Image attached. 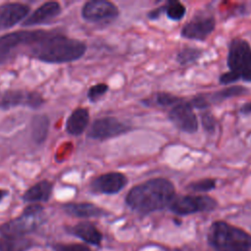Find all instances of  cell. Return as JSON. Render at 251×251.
Returning <instances> with one entry per match:
<instances>
[{"label": "cell", "mask_w": 251, "mask_h": 251, "mask_svg": "<svg viewBox=\"0 0 251 251\" xmlns=\"http://www.w3.org/2000/svg\"><path fill=\"white\" fill-rule=\"evenodd\" d=\"M69 232L92 245H99L102 241V233L89 222H81L69 227Z\"/></svg>", "instance_id": "obj_18"}, {"label": "cell", "mask_w": 251, "mask_h": 251, "mask_svg": "<svg viewBox=\"0 0 251 251\" xmlns=\"http://www.w3.org/2000/svg\"><path fill=\"white\" fill-rule=\"evenodd\" d=\"M216 27L215 17L199 13L184 24L180 29V36L190 40L205 41Z\"/></svg>", "instance_id": "obj_8"}, {"label": "cell", "mask_w": 251, "mask_h": 251, "mask_svg": "<svg viewBox=\"0 0 251 251\" xmlns=\"http://www.w3.org/2000/svg\"><path fill=\"white\" fill-rule=\"evenodd\" d=\"M131 130V126L115 117L96 119L87 131V137L96 140H105L120 136Z\"/></svg>", "instance_id": "obj_7"}, {"label": "cell", "mask_w": 251, "mask_h": 251, "mask_svg": "<svg viewBox=\"0 0 251 251\" xmlns=\"http://www.w3.org/2000/svg\"><path fill=\"white\" fill-rule=\"evenodd\" d=\"M207 238L216 251L251 250V234L224 221H217L211 225Z\"/></svg>", "instance_id": "obj_3"}, {"label": "cell", "mask_w": 251, "mask_h": 251, "mask_svg": "<svg viewBox=\"0 0 251 251\" xmlns=\"http://www.w3.org/2000/svg\"><path fill=\"white\" fill-rule=\"evenodd\" d=\"M29 6L24 3L9 2L0 5V30L13 27L25 19L29 13Z\"/></svg>", "instance_id": "obj_13"}, {"label": "cell", "mask_w": 251, "mask_h": 251, "mask_svg": "<svg viewBox=\"0 0 251 251\" xmlns=\"http://www.w3.org/2000/svg\"><path fill=\"white\" fill-rule=\"evenodd\" d=\"M32 241L24 236H0V251H26Z\"/></svg>", "instance_id": "obj_21"}, {"label": "cell", "mask_w": 251, "mask_h": 251, "mask_svg": "<svg viewBox=\"0 0 251 251\" xmlns=\"http://www.w3.org/2000/svg\"><path fill=\"white\" fill-rule=\"evenodd\" d=\"M89 123V112L86 108H76L69 116L66 123V130L71 135H80Z\"/></svg>", "instance_id": "obj_17"}, {"label": "cell", "mask_w": 251, "mask_h": 251, "mask_svg": "<svg viewBox=\"0 0 251 251\" xmlns=\"http://www.w3.org/2000/svg\"><path fill=\"white\" fill-rule=\"evenodd\" d=\"M53 190V183L43 179L34 185L30 186L24 194L23 200L29 203L46 202L49 200Z\"/></svg>", "instance_id": "obj_19"}, {"label": "cell", "mask_w": 251, "mask_h": 251, "mask_svg": "<svg viewBox=\"0 0 251 251\" xmlns=\"http://www.w3.org/2000/svg\"><path fill=\"white\" fill-rule=\"evenodd\" d=\"M120 15L118 6L106 0H91L81 8L82 18L90 23H111Z\"/></svg>", "instance_id": "obj_9"}, {"label": "cell", "mask_w": 251, "mask_h": 251, "mask_svg": "<svg viewBox=\"0 0 251 251\" xmlns=\"http://www.w3.org/2000/svg\"><path fill=\"white\" fill-rule=\"evenodd\" d=\"M87 47L83 41L54 31L41 30L25 55L45 63H68L81 58Z\"/></svg>", "instance_id": "obj_1"}, {"label": "cell", "mask_w": 251, "mask_h": 251, "mask_svg": "<svg viewBox=\"0 0 251 251\" xmlns=\"http://www.w3.org/2000/svg\"><path fill=\"white\" fill-rule=\"evenodd\" d=\"M226 65L239 79L251 82V46L247 40L235 37L229 42Z\"/></svg>", "instance_id": "obj_4"}, {"label": "cell", "mask_w": 251, "mask_h": 251, "mask_svg": "<svg viewBox=\"0 0 251 251\" xmlns=\"http://www.w3.org/2000/svg\"><path fill=\"white\" fill-rule=\"evenodd\" d=\"M43 211V207L38 203H32L28 206H26L24 211L23 215L29 216V217H38Z\"/></svg>", "instance_id": "obj_31"}, {"label": "cell", "mask_w": 251, "mask_h": 251, "mask_svg": "<svg viewBox=\"0 0 251 251\" xmlns=\"http://www.w3.org/2000/svg\"><path fill=\"white\" fill-rule=\"evenodd\" d=\"M175 196L176 188L170 179L154 177L132 186L126 203L131 210L147 215L168 207Z\"/></svg>", "instance_id": "obj_2"}, {"label": "cell", "mask_w": 251, "mask_h": 251, "mask_svg": "<svg viewBox=\"0 0 251 251\" xmlns=\"http://www.w3.org/2000/svg\"><path fill=\"white\" fill-rule=\"evenodd\" d=\"M184 99L182 97H178L175 94L169 93V92H157L155 93L151 98L145 99L142 101L143 104L147 106H159L162 108H167V107H173L176 104L183 101Z\"/></svg>", "instance_id": "obj_22"}, {"label": "cell", "mask_w": 251, "mask_h": 251, "mask_svg": "<svg viewBox=\"0 0 251 251\" xmlns=\"http://www.w3.org/2000/svg\"><path fill=\"white\" fill-rule=\"evenodd\" d=\"M164 13L171 21H180L186 14V7L179 1L169 0L163 4Z\"/></svg>", "instance_id": "obj_25"}, {"label": "cell", "mask_w": 251, "mask_h": 251, "mask_svg": "<svg viewBox=\"0 0 251 251\" xmlns=\"http://www.w3.org/2000/svg\"><path fill=\"white\" fill-rule=\"evenodd\" d=\"M168 119L180 131L195 133L198 130V118L188 101L183 100L173 106L168 113Z\"/></svg>", "instance_id": "obj_10"}, {"label": "cell", "mask_w": 251, "mask_h": 251, "mask_svg": "<svg viewBox=\"0 0 251 251\" xmlns=\"http://www.w3.org/2000/svg\"><path fill=\"white\" fill-rule=\"evenodd\" d=\"M128 182L127 176L121 172L102 174L90 182V188L95 193L116 194L123 190Z\"/></svg>", "instance_id": "obj_12"}, {"label": "cell", "mask_w": 251, "mask_h": 251, "mask_svg": "<svg viewBox=\"0 0 251 251\" xmlns=\"http://www.w3.org/2000/svg\"><path fill=\"white\" fill-rule=\"evenodd\" d=\"M109 90V85L106 83H96L92 85L88 91H87V98L89 99L90 102L95 103L97 102L102 96H104L107 91Z\"/></svg>", "instance_id": "obj_28"}, {"label": "cell", "mask_w": 251, "mask_h": 251, "mask_svg": "<svg viewBox=\"0 0 251 251\" xmlns=\"http://www.w3.org/2000/svg\"><path fill=\"white\" fill-rule=\"evenodd\" d=\"M36 218L22 214L20 217L1 225L0 234L1 236H24L36 228Z\"/></svg>", "instance_id": "obj_14"}, {"label": "cell", "mask_w": 251, "mask_h": 251, "mask_svg": "<svg viewBox=\"0 0 251 251\" xmlns=\"http://www.w3.org/2000/svg\"><path fill=\"white\" fill-rule=\"evenodd\" d=\"M203 51L196 47L186 46L180 49L176 54V62L181 66H186L192 63H195L202 56Z\"/></svg>", "instance_id": "obj_24"}, {"label": "cell", "mask_w": 251, "mask_h": 251, "mask_svg": "<svg viewBox=\"0 0 251 251\" xmlns=\"http://www.w3.org/2000/svg\"><path fill=\"white\" fill-rule=\"evenodd\" d=\"M239 113L242 114V115H249V114H251V101L243 104L239 108Z\"/></svg>", "instance_id": "obj_34"}, {"label": "cell", "mask_w": 251, "mask_h": 251, "mask_svg": "<svg viewBox=\"0 0 251 251\" xmlns=\"http://www.w3.org/2000/svg\"><path fill=\"white\" fill-rule=\"evenodd\" d=\"M55 251H91L88 247L78 243L70 244H56L54 246Z\"/></svg>", "instance_id": "obj_30"}, {"label": "cell", "mask_w": 251, "mask_h": 251, "mask_svg": "<svg viewBox=\"0 0 251 251\" xmlns=\"http://www.w3.org/2000/svg\"><path fill=\"white\" fill-rule=\"evenodd\" d=\"M63 209L68 215L76 218H97L106 216L108 214L107 211L101 207L88 202L68 203L63 206Z\"/></svg>", "instance_id": "obj_16"}, {"label": "cell", "mask_w": 251, "mask_h": 251, "mask_svg": "<svg viewBox=\"0 0 251 251\" xmlns=\"http://www.w3.org/2000/svg\"><path fill=\"white\" fill-rule=\"evenodd\" d=\"M8 194V191L5 189H0V202L3 200V198Z\"/></svg>", "instance_id": "obj_35"}, {"label": "cell", "mask_w": 251, "mask_h": 251, "mask_svg": "<svg viewBox=\"0 0 251 251\" xmlns=\"http://www.w3.org/2000/svg\"><path fill=\"white\" fill-rule=\"evenodd\" d=\"M32 127V137L37 143H42L48 132L49 128V120L45 115L35 116L31 122Z\"/></svg>", "instance_id": "obj_23"}, {"label": "cell", "mask_w": 251, "mask_h": 251, "mask_svg": "<svg viewBox=\"0 0 251 251\" xmlns=\"http://www.w3.org/2000/svg\"><path fill=\"white\" fill-rule=\"evenodd\" d=\"M40 31L41 29L18 30L0 36V65L10 62L17 55L25 54Z\"/></svg>", "instance_id": "obj_5"}, {"label": "cell", "mask_w": 251, "mask_h": 251, "mask_svg": "<svg viewBox=\"0 0 251 251\" xmlns=\"http://www.w3.org/2000/svg\"><path fill=\"white\" fill-rule=\"evenodd\" d=\"M164 13V7L163 5L155 8V9H152L151 11H149L147 13V18L149 20H152V21H155V20H158L160 18V16Z\"/></svg>", "instance_id": "obj_33"}, {"label": "cell", "mask_w": 251, "mask_h": 251, "mask_svg": "<svg viewBox=\"0 0 251 251\" xmlns=\"http://www.w3.org/2000/svg\"><path fill=\"white\" fill-rule=\"evenodd\" d=\"M237 80H239L238 76L230 71L223 73L219 77V82L222 85H229V84H231V83H233Z\"/></svg>", "instance_id": "obj_32"}, {"label": "cell", "mask_w": 251, "mask_h": 251, "mask_svg": "<svg viewBox=\"0 0 251 251\" xmlns=\"http://www.w3.org/2000/svg\"><path fill=\"white\" fill-rule=\"evenodd\" d=\"M217 185V180L215 178L206 177L195 181H191L186 185V189L192 192H209L214 190Z\"/></svg>", "instance_id": "obj_26"}, {"label": "cell", "mask_w": 251, "mask_h": 251, "mask_svg": "<svg viewBox=\"0 0 251 251\" xmlns=\"http://www.w3.org/2000/svg\"><path fill=\"white\" fill-rule=\"evenodd\" d=\"M61 5L58 2H45L34 10L29 16H27L22 25L24 26L43 25L55 19L61 13Z\"/></svg>", "instance_id": "obj_15"}, {"label": "cell", "mask_w": 251, "mask_h": 251, "mask_svg": "<svg viewBox=\"0 0 251 251\" xmlns=\"http://www.w3.org/2000/svg\"><path fill=\"white\" fill-rule=\"evenodd\" d=\"M200 121H201V126H202L203 129L207 133H209V134L215 133L218 123H217L215 116L211 112H209V111L202 112L200 115Z\"/></svg>", "instance_id": "obj_27"}, {"label": "cell", "mask_w": 251, "mask_h": 251, "mask_svg": "<svg viewBox=\"0 0 251 251\" xmlns=\"http://www.w3.org/2000/svg\"><path fill=\"white\" fill-rule=\"evenodd\" d=\"M217 205V200L209 195H176L168 208L176 215L186 216L213 211Z\"/></svg>", "instance_id": "obj_6"}, {"label": "cell", "mask_w": 251, "mask_h": 251, "mask_svg": "<svg viewBox=\"0 0 251 251\" xmlns=\"http://www.w3.org/2000/svg\"><path fill=\"white\" fill-rule=\"evenodd\" d=\"M44 103L42 96L33 91L6 90L0 92V109L6 110L17 106L38 108Z\"/></svg>", "instance_id": "obj_11"}, {"label": "cell", "mask_w": 251, "mask_h": 251, "mask_svg": "<svg viewBox=\"0 0 251 251\" xmlns=\"http://www.w3.org/2000/svg\"><path fill=\"white\" fill-rule=\"evenodd\" d=\"M248 93H249V89L244 86L231 85V86H226L221 90L215 91L213 93H205V94L210 105H212L216 103H221L229 98L244 96Z\"/></svg>", "instance_id": "obj_20"}, {"label": "cell", "mask_w": 251, "mask_h": 251, "mask_svg": "<svg viewBox=\"0 0 251 251\" xmlns=\"http://www.w3.org/2000/svg\"><path fill=\"white\" fill-rule=\"evenodd\" d=\"M188 102L190 103V105L192 106L193 109L196 108L199 110H206L211 106L205 93H200V94L193 96L190 99V101H188Z\"/></svg>", "instance_id": "obj_29"}]
</instances>
